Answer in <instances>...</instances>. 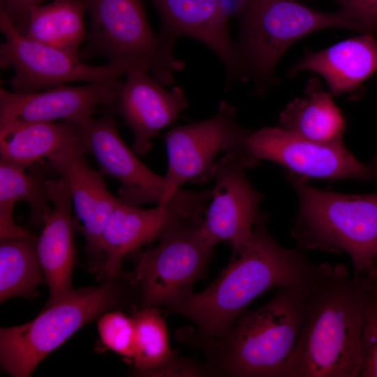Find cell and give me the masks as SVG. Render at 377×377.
<instances>
[{"label": "cell", "mask_w": 377, "mask_h": 377, "mask_svg": "<svg viewBox=\"0 0 377 377\" xmlns=\"http://www.w3.org/2000/svg\"><path fill=\"white\" fill-rule=\"evenodd\" d=\"M316 269L300 247L288 249L277 243L262 219L249 241L214 282L168 308L191 319L198 336L215 345L253 300L274 288H310Z\"/></svg>", "instance_id": "6da1fadb"}, {"label": "cell", "mask_w": 377, "mask_h": 377, "mask_svg": "<svg viewBox=\"0 0 377 377\" xmlns=\"http://www.w3.org/2000/svg\"><path fill=\"white\" fill-rule=\"evenodd\" d=\"M364 299V276L341 264L318 265L283 377L359 376Z\"/></svg>", "instance_id": "7a4b0ae2"}, {"label": "cell", "mask_w": 377, "mask_h": 377, "mask_svg": "<svg viewBox=\"0 0 377 377\" xmlns=\"http://www.w3.org/2000/svg\"><path fill=\"white\" fill-rule=\"evenodd\" d=\"M300 202L291 234L301 249L346 252L354 275L374 269L377 259V193L348 195L323 190L289 172Z\"/></svg>", "instance_id": "3957f363"}, {"label": "cell", "mask_w": 377, "mask_h": 377, "mask_svg": "<svg viewBox=\"0 0 377 377\" xmlns=\"http://www.w3.org/2000/svg\"><path fill=\"white\" fill-rule=\"evenodd\" d=\"M309 288L283 286L242 314L215 346L217 369L232 376L283 377L302 327Z\"/></svg>", "instance_id": "277c9868"}, {"label": "cell", "mask_w": 377, "mask_h": 377, "mask_svg": "<svg viewBox=\"0 0 377 377\" xmlns=\"http://www.w3.org/2000/svg\"><path fill=\"white\" fill-rule=\"evenodd\" d=\"M90 25L87 45L79 57H103L126 73L148 71L163 86L172 85L184 63L175 52V43L155 34L141 0H86Z\"/></svg>", "instance_id": "5b68a950"}, {"label": "cell", "mask_w": 377, "mask_h": 377, "mask_svg": "<svg viewBox=\"0 0 377 377\" xmlns=\"http://www.w3.org/2000/svg\"><path fill=\"white\" fill-rule=\"evenodd\" d=\"M241 36L237 43L246 77L262 94L274 82L275 68L287 49L318 30L356 29L341 10L326 13L298 0H250L239 15Z\"/></svg>", "instance_id": "8992f818"}, {"label": "cell", "mask_w": 377, "mask_h": 377, "mask_svg": "<svg viewBox=\"0 0 377 377\" xmlns=\"http://www.w3.org/2000/svg\"><path fill=\"white\" fill-rule=\"evenodd\" d=\"M114 279L98 288L76 290L46 306L29 323L0 330V361L13 377H28L38 364L84 325L113 310L121 294Z\"/></svg>", "instance_id": "52a82bcc"}, {"label": "cell", "mask_w": 377, "mask_h": 377, "mask_svg": "<svg viewBox=\"0 0 377 377\" xmlns=\"http://www.w3.org/2000/svg\"><path fill=\"white\" fill-rule=\"evenodd\" d=\"M202 219L175 222L155 247L142 253L133 279L139 284L143 308L168 306L193 293L191 287L204 274L215 246L201 230Z\"/></svg>", "instance_id": "ba28073f"}, {"label": "cell", "mask_w": 377, "mask_h": 377, "mask_svg": "<svg viewBox=\"0 0 377 377\" xmlns=\"http://www.w3.org/2000/svg\"><path fill=\"white\" fill-rule=\"evenodd\" d=\"M0 66L13 68L12 91L32 93L74 82H100L121 86L118 77L126 71L117 66L89 65L79 55L34 41L26 37L0 12Z\"/></svg>", "instance_id": "9c48e42d"}, {"label": "cell", "mask_w": 377, "mask_h": 377, "mask_svg": "<svg viewBox=\"0 0 377 377\" xmlns=\"http://www.w3.org/2000/svg\"><path fill=\"white\" fill-rule=\"evenodd\" d=\"M244 158L249 168L269 161L306 178L323 179L377 177V156L369 163L360 161L343 140L318 142L303 139L277 127H265L246 139Z\"/></svg>", "instance_id": "30bf717a"}, {"label": "cell", "mask_w": 377, "mask_h": 377, "mask_svg": "<svg viewBox=\"0 0 377 377\" xmlns=\"http://www.w3.org/2000/svg\"><path fill=\"white\" fill-rule=\"evenodd\" d=\"M212 196L210 188L192 191L180 188L168 202L150 209L120 201L109 216L101 237L100 275L105 281L115 279L127 255L159 239L175 222L185 218L202 219Z\"/></svg>", "instance_id": "8fae6325"}, {"label": "cell", "mask_w": 377, "mask_h": 377, "mask_svg": "<svg viewBox=\"0 0 377 377\" xmlns=\"http://www.w3.org/2000/svg\"><path fill=\"white\" fill-rule=\"evenodd\" d=\"M235 112L232 105L222 101L213 117L167 133L168 169L164 177L170 195L187 182L202 183L211 179L220 152L244 155L246 139L251 132L238 124Z\"/></svg>", "instance_id": "7c38bea8"}, {"label": "cell", "mask_w": 377, "mask_h": 377, "mask_svg": "<svg viewBox=\"0 0 377 377\" xmlns=\"http://www.w3.org/2000/svg\"><path fill=\"white\" fill-rule=\"evenodd\" d=\"M247 168L242 154H225L216 161L212 173L215 186L200 224L210 242H226L234 254L249 241L263 219L259 205L263 195L249 182Z\"/></svg>", "instance_id": "4fadbf2b"}, {"label": "cell", "mask_w": 377, "mask_h": 377, "mask_svg": "<svg viewBox=\"0 0 377 377\" xmlns=\"http://www.w3.org/2000/svg\"><path fill=\"white\" fill-rule=\"evenodd\" d=\"M87 152L96 160L103 176L119 182V200L140 207L146 203L163 205L175 195L169 194L165 177L150 170L120 136L113 112L93 117L75 124Z\"/></svg>", "instance_id": "5bb4252c"}, {"label": "cell", "mask_w": 377, "mask_h": 377, "mask_svg": "<svg viewBox=\"0 0 377 377\" xmlns=\"http://www.w3.org/2000/svg\"><path fill=\"white\" fill-rule=\"evenodd\" d=\"M121 87L91 82L32 93H17L1 87L0 128L57 119L79 124L92 117L98 105L113 108Z\"/></svg>", "instance_id": "9a60e30c"}, {"label": "cell", "mask_w": 377, "mask_h": 377, "mask_svg": "<svg viewBox=\"0 0 377 377\" xmlns=\"http://www.w3.org/2000/svg\"><path fill=\"white\" fill-rule=\"evenodd\" d=\"M86 153L80 136L47 158V168L66 184L76 228L85 238L87 253L99 258L103 230L121 200L109 191L101 172L88 163Z\"/></svg>", "instance_id": "2e32d148"}, {"label": "cell", "mask_w": 377, "mask_h": 377, "mask_svg": "<svg viewBox=\"0 0 377 377\" xmlns=\"http://www.w3.org/2000/svg\"><path fill=\"white\" fill-rule=\"evenodd\" d=\"M161 18L163 38H193L211 49L226 68L228 84L246 79L237 43L230 38L222 0H150Z\"/></svg>", "instance_id": "e0dca14e"}, {"label": "cell", "mask_w": 377, "mask_h": 377, "mask_svg": "<svg viewBox=\"0 0 377 377\" xmlns=\"http://www.w3.org/2000/svg\"><path fill=\"white\" fill-rule=\"evenodd\" d=\"M126 75L112 108L132 131L133 150L143 156L151 149V139L186 108L187 98L181 87L167 90L145 70L133 69Z\"/></svg>", "instance_id": "ac0fdd59"}, {"label": "cell", "mask_w": 377, "mask_h": 377, "mask_svg": "<svg viewBox=\"0 0 377 377\" xmlns=\"http://www.w3.org/2000/svg\"><path fill=\"white\" fill-rule=\"evenodd\" d=\"M47 186L52 209L36 239V249L44 280L50 290L46 304L50 306L76 292L71 283L75 258L76 223L72 215L71 195L64 180L59 177L48 178Z\"/></svg>", "instance_id": "d6986e66"}, {"label": "cell", "mask_w": 377, "mask_h": 377, "mask_svg": "<svg viewBox=\"0 0 377 377\" xmlns=\"http://www.w3.org/2000/svg\"><path fill=\"white\" fill-rule=\"evenodd\" d=\"M302 71L321 75L332 96L355 91L377 71V39L374 34H361L318 52H306L289 74Z\"/></svg>", "instance_id": "ffe728a7"}, {"label": "cell", "mask_w": 377, "mask_h": 377, "mask_svg": "<svg viewBox=\"0 0 377 377\" xmlns=\"http://www.w3.org/2000/svg\"><path fill=\"white\" fill-rule=\"evenodd\" d=\"M46 169L41 161L25 168L0 158V240L34 237L15 222L13 213L17 202H27L30 221L43 225L52 209Z\"/></svg>", "instance_id": "44dd1931"}, {"label": "cell", "mask_w": 377, "mask_h": 377, "mask_svg": "<svg viewBox=\"0 0 377 377\" xmlns=\"http://www.w3.org/2000/svg\"><path fill=\"white\" fill-rule=\"evenodd\" d=\"M304 94L292 100L280 113L281 128L311 141L343 140L346 121L332 94L313 77L307 82Z\"/></svg>", "instance_id": "7402d4cb"}, {"label": "cell", "mask_w": 377, "mask_h": 377, "mask_svg": "<svg viewBox=\"0 0 377 377\" xmlns=\"http://www.w3.org/2000/svg\"><path fill=\"white\" fill-rule=\"evenodd\" d=\"M80 137L75 124L31 122L0 128V158L25 168L47 159Z\"/></svg>", "instance_id": "603a6c76"}, {"label": "cell", "mask_w": 377, "mask_h": 377, "mask_svg": "<svg viewBox=\"0 0 377 377\" xmlns=\"http://www.w3.org/2000/svg\"><path fill=\"white\" fill-rule=\"evenodd\" d=\"M86 0H52L34 9L24 35L34 41L79 55L87 40Z\"/></svg>", "instance_id": "cb8c5ba5"}, {"label": "cell", "mask_w": 377, "mask_h": 377, "mask_svg": "<svg viewBox=\"0 0 377 377\" xmlns=\"http://www.w3.org/2000/svg\"><path fill=\"white\" fill-rule=\"evenodd\" d=\"M34 237H16L0 243V301L31 297L42 282L43 272Z\"/></svg>", "instance_id": "d4e9b609"}, {"label": "cell", "mask_w": 377, "mask_h": 377, "mask_svg": "<svg viewBox=\"0 0 377 377\" xmlns=\"http://www.w3.org/2000/svg\"><path fill=\"white\" fill-rule=\"evenodd\" d=\"M135 327L132 360L140 374L147 376L174 357L165 322L156 307L143 308L133 316Z\"/></svg>", "instance_id": "484cf974"}, {"label": "cell", "mask_w": 377, "mask_h": 377, "mask_svg": "<svg viewBox=\"0 0 377 377\" xmlns=\"http://www.w3.org/2000/svg\"><path fill=\"white\" fill-rule=\"evenodd\" d=\"M364 279L365 299L359 376L377 377V274L373 272Z\"/></svg>", "instance_id": "4316f807"}, {"label": "cell", "mask_w": 377, "mask_h": 377, "mask_svg": "<svg viewBox=\"0 0 377 377\" xmlns=\"http://www.w3.org/2000/svg\"><path fill=\"white\" fill-rule=\"evenodd\" d=\"M97 327L105 347L132 359L135 334L133 317L119 311H108L98 318Z\"/></svg>", "instance_id": "83f0119b"}, {"label": "cell", "mask_w": 377, "mask_h": 377, "mask_svg": "<svg viewBox=\"0 0 377 377\" xmlns=\"http://www.w3.org/2000/svg\"><path fill=\"white\" fill-rule=\"evenodd\" d=\"M341 10L354 24L356 31L374 34L377 31V0H337Z\"/></svg>", "instance_id": "f1b7e54d"}, {"label": "cell", "mask_w": 377, "mask_h": 377, "mask_svg": "<svg viewBox=\"0 0 377 377\" xmlns=\"http://www.w3.org/2000/svg\"><path fill=\"white\" fill-rule=\"evenodd\" d=\"M47 0H0V12L4 13L22 34L26 31L29 15Z\"/></svg>", "instance_id": "f546056e"}, {"label": "cell", "mask_w": 377, "mask_h": 377, "mask_svg": "<svg viewBox=\"0 0 377 377\" xmlns=\"http://www.w3.org/2000/svg\"><path fill=\"white\" fill-rule=\"evenodd\" d=\"M209 372L200 364L173 357L160 367L151 371L147 376H204Z\"/></svg>", "instance_id": "4dcf8cb0"}]
</instances>
